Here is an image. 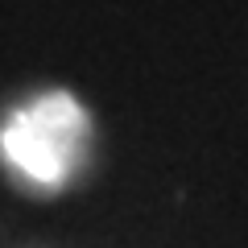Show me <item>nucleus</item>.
<instances>
[{
    "label": "nucleus",
    "mask_w": 248,
    "mask_h": 248,
    "mask_svg": "<svg viewBox=\"0 0 248 248\" xmlns=\"http://www.w3.org/2000/svg\"><path fill=\"white\" fill-rule=\"evenodd\" d=\"M87 141V116L71 95H46L0 128V153L33 182H62Z\"/></svg>",
    "instance_id": "nucleus-1"
}]
</instances>
